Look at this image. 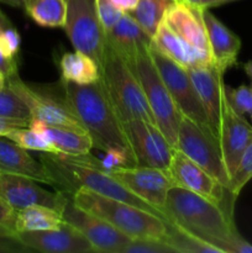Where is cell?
I'll return each mask as SVG.
<instances>
[{"label": "cell", "instance_id": "32", "mask_svg": "<svg viewBox=\"0 0 252 253\" xmlns=\"http://www.w3.org/2000/svg\"><path fill=\"white\" fill-rule=\"evenodd\" d=\"M225 90L232 108L241 115L249 116L252 121V86L240 85L231 89L226 85Z\"/></svg>", "mask_w": 252, "mask_h": 253}, {"label": "cell", "instance_id": "24", "mask_svg": "<svg viewBox=\"0 0 252 253\" xmlns=\"http://www.w3.org/2000/svg\"><path fill=\"white\" fill-rule=\"evenodd\" d=\"M62 212L44 205H31L16 210L14 231L15 234L32 231H46L59 229L63 224Z\"/></svg>", "mask_w": 252, "mask_h": 253}, {"label": "cell", "instance_id": "27", "mask_svg": "<svg viewBox=\"0 0 252 253\" xmlns=\"http://www.w3.org/2000/svg\"><path fill=\"white\" fill-rule=\"evenodd\" d=\"M174 0H140L131 16L140 24L146 34L153 39L165 15Z\"/></svg>", "mask_w": 252, "mask_h": 253}, {"label": "cell", "instance_id": "18", "mask_svg": "<svg viewBox=\"0 0 252 253\" xmlns=\"http://www.w3.org/2000/svg\"><path fill=\"white\" fill-rule=\"evenodd\" d=\"M204 10L197 5L174 1L167 10L163 20L190 46L211 56L203 16Z\"/></svg>", "mask_w": 252, "mask_h": 253}, {"label": "cell", "instance_id": "34", "mask_svg": "<svg viewBox=\"0 0 252 253\" xmlns=\"http://www.w3.org/2000/svg\"><path fill=\"white\" fill-rule=\"evenodd\" d=\"M124 253H175L165 240H132Z\"/></svg>", "mask_w": 252, "mask_h": 253}, {"label": "cell", "instance_id": "29", "mask_svg": "<svg viewBox=\"0 0 252 253\" xmlns=\"http://www.w3.org/2000/svg\"><path fill=\"white\" fill-rule=\"evenodd\" d=\"M4 137L14 141L20 147L27 151H39V152L52 153V155H58L59 153V151L49 142L48 138L43 133L40 132L36 128L30 127V126L12 128Z\"/></svg>", "mask_w": 252, "mask_h": 253}, {"label": "cell", "instance_id": "36", "mask_svg": "<svg viewBox=\"0 0 252 253\" xmlns=\"http://www.w3.org/2000/svg\"><path fill=\"white\" fill-rule=\"evenodd\" d=\"M15 217H16V210L12 209L6 203L0 199V226H4L5 229L10 230L15 234Z\"/></svg>", "mask_w": 252, "mask_h": 253}, {"label": "cell", "instance_id": "25", "mask_svg": "<svg viewBox=\"0 0 252 253\" xmlns=\"http://www.w3.org/2000/svg\"><path fill=\"white\" fill-rule=\"evenodd\" d=\"M62 81L85 85L100 79V67L91 57L82 52H67L59 61Z\"/></svg>", "mask_w": 252, "mask_h": 253}, {"label": "cell", "instance_id": "1", "mask_svg": "<svg viewBox=\"0 0 252 253\" xmlns=\"http://www.w3.org/2000/svg\"><path fill=\"white\" fill-rule=\"evenodd\" d=\"M232 212L178 185L170 188L165 205L168 222L221 253H252V245L236 230Z\"/></svg>", "mask_w": 252, "mask_h": 253}, {"label": "cell", "instance_id": "6", "mask_svg": "<svg viewBox=\"0 0 252 253\" xmlns=\"http://www.w3.org/2000/svg\"><path fill=\"white\" fill-rule=\"evenodd\" d=\"M173 148L184 153L227 188L229 175L222 160L219 138L211 130L203 127L192 119L183 115Z\"/></svg>", "mask_w": 252, "mask_h": 253}, {"label": "cell", "instance_id": "37", "mask_svg": "<svg viewBox=\"0 0 252 253\" xmlns=\"http://www.w3.org/2000/svg\"><path fill=\"white\" fill-rule=\"evenodd\" d=\"M30 249L20 244L15 237H1L0 239V253H14V252H29Z\"/></svg>", "mask_w": 252, "mask_h": 253}, {"label": "cell", "instance_id": "3", "mask_svg": "<svg viewBox=\"0 0 252 253\" xmlns=\"http://www.w3.org/2000/svg\"><path fill=\"white\" fill-rule=\"evenodd\" d=\"M74 204L101 217L131 240H165L169 222L150 211L104 197L85 187L77 188L72 195Z\"/></svg>", "mask_w": 252, "mask_h": 253}, {"label": "cell", "instance_id": "41", "mask_svg": "<svg viewBox=\"0 0 252 253\" xmlns=\"http://www.w3.org/2000/svg\"><path fill=\"white\" fill-rule=\"evenodd\" d=\"M229 1H234V0H203V7L204 9H209V7L219 6V5Z\"/></svg>", "mask_w": 252, "mask_h": 253}, {"label": "cell", "instance_id": "47", "mask_svg": "<svg viewBox=\"0 0 252 253\" xmlns=\"http://www.w3.org/2000/svg\"><path fill=\"white\" fill-rule=\"evenodd\" d=\"M1 237H15V235L10 234V232L7 231H1V230H0V239H1Z\"/></svg>", "mask_w": 252, "mask_h": 253}, {"label": "cell", "instance_id": "9", "mask_svg": "<svg viewBox=\"0 0 252 253\" xmlns=\"http://www.w3.org/2000/svg\"><path fill=\"white\" fill-rule=\"evenodd\" d=\"M6 84L27 106L31 120H39L47 125L62 126V127L86 132L85 127L71 108L66 96L59 98L32 88L20 78L19 74L7 78Z\"/></svg>", "mask_w": 252, "mask_h": 253}, {"label": "cell", "instance_id": "11", "mask_svg": "<svg viewBox=\"0 0 252 253\" xmlns=\"http://www.w3.org/2000/svg\"><path fill=\"white\" fill-rule=\"evenodd\" d=\"M62 216L90 242L95 252L124 253L132 241L108 221L74 204L72 195L62 210Z\"/></svg>", "mask_w": 252, "mask_h": 253}, {"label": "cell", "instance_id": "28", "mask_svg": "<svg viewBox=\"0 0 252 253\" xmlns=\"http://www.w3.org/2000/svg\"><path fill=\"white\" fill-rule=\"evenodd\" d=\"M166 242L173 247L175 253H221L219 249L192 236L170 222Z\"/></svg>", "mask_w": 252, "mask_h": 253}, {"label": "cell", "instance_id": "35", "mask_svg": "<svg viewBox=\"0 0 252 253\" xmlns=\"http://www.w3.org/2000/svg\"><path fill=\"white\" fill-rule=\"evenodd\" d=\"M21 39L14 27H6L0 31V51L6 58L16 59L20 51Z\"/></svg>", "mask_w": 252, "mask_h": 253}, {"label": "cell", "instance_id": "46", "mask_svg": "<svg viewBox=\"0 0 252 253\" xmlns=\"http://www.w3.org/2000/svg\"><path fill=\"white\" fill-rule=\"evenodd\" d=\"M5 86H6V77H5V74L0 69V89L5 88Z\"/></svg>", "mask_w": 252, "mask_h": 253}, {"label": "cell", "instance_id": "2", "mask_svg": "<svg viewBox=\"0 0 252 253\" xmlns=\"http://www.w3.org/2000/svg\"><path fill=\"white\" fill-rule=\"evenodd\" d=\"M63 89L67 101L90 135L94 147L104 152L114 148L124 151L136 165L124 121L111 103L101 79L85 85L63 82Z\"/></svg>", "mask_w": 252, "mask_h": 253}, {"label": "cell", "instance_id": "31", "mask_svg": "<svg viewBox=\"0 0 252 253\" xmlns=\"http://www.w3.org/2000/svg\"><path fill=\"white\" fill-rule=\"evenodd\" d=\"M252 179V141L245 152L242 153L234 173L230 177L229 184H227V190L234 195L235 198L239 197L241 190L244 189L245 185Z\"/></svg>", "mask_w": 252, "mask_h": 253}, {"label": "cell", "instance_id": "45", "mask_svg": "<svg viewBox=\"0 0 252 253\" xmlns=\"http://www.w3.org/2000/svg\"><path fill=\"white\" fill-rule=\"evenodd\" d=\"M244 69H245V72H246L247 76H249L250 78H251V81H252V59H251V61L247 62L246 64H245Z\"/></svg>", "mask_w": 252, "mask_h": 253}, {"label": "cell", "instance_id": "43", "mask_svg": "<svg viewBox=\"0 0 252 253\" xmlns=\"http://www.w3.org/2000/svg\"><path fill=\"white\" fill-rule=\"evenodd\" d=\"M0 2H4V4L9 5L12 7H22V2L24 0H0Z\"/></svg>", "mask_w": 252, "mask_h": 253}, {"label": "cell", "instance_id": "12", "mask_svg": "<svg viewBox=\"0 0 252 253\" xmlns=\"http://www.w3.org/2000/svg\"><path fill=\"white\" fill-rule=\"evenodd\" d=\"M108 173L166 216L165 205L167 194L170 188L175 185L169 170L143 166H128L118 167Z\"/></svg>", "mask_w": 252, "mask_h": 253}, {"label": "cell", "instance_id": "40", "mask_svg": "<svg viewBox=\"0 0 252 253\" xmlns=\"http://www.w3.org/2000/svg\"><path fill=\"white\" fill-rule=\"evenodd\" d=\"M124 12H131L136 9L140 0H111Z\"/></svg>", "mask_w": 252, "mask_h": 253}, {"label": "cell", "instance_id": "17", "mask_svg": "<svg viewBox=\"0 0 252 253\" xmlns=\"http://www.w3.org/2000/svg\"><path fill=\"white\" fill-rule=\"evenodd\" d=\"M188 72L207 114L210 130L219 138L222 98L225 94L224 74L214 63L188 68Z\"/></svg>", "mask_w": 252, "mask_h": 253}, {"label": "cell", "instance_id": "42", "mask_svg": "<svg viewBox=\"0 0 252 253\" xmlns=\"http://www.w3.org/2000/svg\"><path fill=\"white\" fill-rule=\"evenodd\" d=\"M11 26H12V24L10 22V20L7 19V17L5 16L4 12L0 10V31L4 29H6V27H11Z\"/></svg>", "mask_w": 252, "mask_h": 253}, {"label": "cell", "instance_id": "8", "mask_svg": "<svg viewBox=\"0 0 252 253\" xmlns=\"http://www.w3.org/2000/svg\"><path fill=\"white\" fill-rule=\"evenodd\" d=\"M150 53L180 113L210 130L207 114L188 69L166 56L152 42L150 44Z\"/></svg>", "mask_w": 252, "mask_h": 253}, {"label": "cell", "instance_id": "16", "mask_svg": "<svg viewBox=\"0 0 252 253\" xmlns=\"http://www.w3.org/2000/svg\"><path fill=\"white\" fill-rule=\"evenodd\" d=\"M15 239L31 251L43 253H93L90 242L68 222L56 230L15 234Z\"/></svg>", "mask_w": 252, "mask_h": 253}, {"label": "cell", "instance_id": "20", "mask_svg": "<svg viewBox=\"0 0 252 253\" xmlns=\"http://www.w3.org/2000/svg\"><path fill=\"white\" fill-rule=\"evenodd\" d=\"M204 22L209 40L212 63L222 74L235 66L241 49V40L208 9L204 10Z\"/></svg>", "mask_w": 252, "mask_h": 253}, {"label": "cell", "instance_id": "15", "mask_svg": "<svg viewBox=\"0 0 252 253\" xmlns=\"http://www.w3.org/2000/svg\"><path fill=\"white\" fill-rule=\"evenodd\" d=\"M251 141L252 125L244 115L239 114L232 108L226 96V90H225L224 98H222L219 142L229 180L242 153L251 143Z\"/></svg>", "mask_w": 252, "mask_h": 253}, {"label": "cell", "instance_id": "38", "mask_svg": "<svg viewBox=\"0 0 252 253\" xmlns=\"http://www.w3.org/2000/svg\"><path fill=\"white\" fill-rule=\"evenodd\" d=\"M30 125V121L20 120V119L0 118V137L5 136L10 130L15 127H26Z\"/></svg>", "mask_w": 252, "mask_h": 253}, {"label": "cell", "instance_id": "22", "mask_svg": "<svg viewBox=\"0 0 252 253\" xmlns=\"http://www.w3.org/2000/svg\"><path fill=\"white\" fill-rule=\"evenodd\" d=\"M105 35L106 42L126 61L132 59L138 51L148 47L152 42V39L131 16L130 12H125L118 24L106 31Z\"/></svg>", "mask_w": 252, "mask_h": 253}, {"label": "cell", "instance_id": "48", "mask_svg": "<svg viewBox=\"0 0 252 253\" xmlns=\"http://www.w3.org/2000/svg\"><path fill=\"white\" fill-rule=\"evenodd\" d=\"M0 230H1V231H7V232H10V234H12V235H15L14 232H11L10 231V230H7V229H5L4 226H0Z\"/></svg>", "mask_w": 252, "mask_h": 253}, {"label": "cell", "instance_id": "10", "mask_svg": "<svg viewBox=\"0 0 252 253\" xmlns=\"http://www.w3.org/2000/svg\"><path fill=\"white\" fill-rule=\"evenodd\" d=\"M168 170L175 185L192 190L211 200L215 204H219L220 207L234 211V202L236 198L227 190L225 185H222L204 168L197 165L194 161L190 160L177 148H173Z\"/></svg>", "mask_w": 252, "mask_h": 253}, {"label": "cell", "instance_id": "44", "mask_svg": "<svg viewBox=\"0 0 252 253\" xmlns=\"http://www.w3.org/2000/svg\"><path fill=\"white\" fill-rule=\"evenodd\" d=\"M175 1H182V2H185V4L197 5V6L203 7V0H175ZM203 9H204V7H203Z\"/></svg>", "mask_w": 252, "mask_h": 253}, {"label": "cell", "instance_id": "7", "mask_svg": "<svg viewBox=\"0 0 252 253\" xmlns=\"http://www.w3.org/2000/svg\"><path fill=\"white\" fill-rule=\"evenodd\" d=\"M64 30L74 49L91 57L100 67L106 35L96 14L95 0H67Z\"/></svg>", "mask_w": 252, "mask_h": 253}, {"label": "cell", "instance_id": "23", "mask_svg": "<svg viewBox=\"0 0 252 253\" xmlns=\"http://www.w3.org/2000/svg\"><path fill=\"white\" fill-rule=\"evenodd\" d=\"M29 126L43 133L49 142L59 151V153L63 155H88L94 147L93 140L88 132H82L62 126L47 125L39 120H31Z\"/></svg>", "mask_w": 252, "mask_h": 253}, {"label": "cell", "instance_id": "30", "mask_svg": "<svg viewBox=\"0 0 252 253\" xmlns=\"http://www.w3.org/2000/svg\"><path fill=\"white\" fill-rule=\"evenodd\" d=\"M0 118L31 121L27 106L7 84L5 88L0 89Z\"/></svg>", "mask_w": 252, "mask_h": 253}, {"label": "cell", "instance_id": "33", "mask_svg": "<svg viewBox=\"0 0 252 253\" xmlns=\"http://www.w3.org/2000/svg\"><path fill=\"white\" fill-rule=\"evenodd\" d=\"M95 9L99 21L105 32L113 29L125 14L111 0H95Z\"/></svg>", "mask_w": 252, "mask_h": 253}, {"label": "cell", "instance_id": "13", "mask_svg": "<svg viewBox=\"0 0 252 253\" xmlns=\"http://www.w3.org/2000/svg\"><path fill=\"white\" fill-rule=\"evenodd\" d=\"M136 166L168 169L173 147L156 124L141 119L124 121Z\"/></svg>", "mask_w": 252, "mask_h": 253}, {"label": "cell", "instance_id": "19", "mask_svg": "<svg viewBox=\"0 0 252 253\" xmlns=\"http://www.w3.org/2000/svg\"><path fill=\"white\" fill-rule=\"evenodd\" d=\"M0 172L29 177L57 189L56 178L46 165L35 160L27 150L4 136L0 137Z\"/></svg>", "mask_w": 252, "mask_h": 253}, {"label": "cell", "instance_id": "14", "mask_svg": "<svg viewBox=\"0 0 252 253\" xmlns=\"http://www.w3.org/2000/svg\"><path fill=\"white\" fill-rule=\"evenodd\" d=\"M69 197L61 190L49 192L29 177L0 172V199L15 210L44 205L62 212Z\"/></svg>", "mask_w": 252, "mask_h": 253}, {"label": "cell", "instance_id": "26", "mask_svg": "<svg viewBox=\"0 0 252 253\" xmlns=\"http://www.w3.org/2000/svg\"><path fill=\"white\" fill-rule=\"evenodd\" d=\"M26 14L42 27H64L67 17V0H24Z\"/></svg>", "mask_w": 252, "mask_h": 253}, {"label": "cell", "instance_id": "5", "mask_svg": "<svg viewBox=\"0 0 252 253\" xmlns=\"http://www.w3.org/2000/svg\"><path fill=\"white\" fill-rule=\"evenodd\" d=\"M126 62L140 82L158 128L162 131L169 145L174 147L183 114L151 57L150 46L138 51L132 59Z\"/></svg>", "mask_w": 252, "mask_h": 253}, {"label": "cell", "instance_id": "4", "mask_svg": "<svg viewBox=\"0 0 252 253\" xmlns=\"http://www.w3.org/2000/svg\"><path fill=\"white\" fill-rule=\"evenodd\" d=\"M100 79L123 121L141 119L156 124L137 77L126 59L106 42ZM157 125V124H156Z\"/></svg>", "mask_w": 252, "mask_h": 253}, {"label": "cell", "instance_id": "39", "mask_svg": "<svg viewBox=\"0 0 252 253\" xmlns=\"http://www.w3.org/2000/svg\"><path fill=\"white\" fill-rule=\"evenodd\" d=\"M0 69L2 71V73L5 74V77L10 78V77L16 76L17 73V62L16 59H9L1 53L0 51Z\"/></svg>", "mask_w": 252, "mask_h": 253}, {"label": "cell", "instance_id": "21", "mask_svg": "<svg viewBox=\"0 0 252 253\" xmlns=\"http://www.w3.org/2000/svg\"><path fill=\"white\" fill-rule=\"evenodd\" d=\"M152 43L166 56L187 69L212 63L210 54L190 46L177 32L170 29L165 20L161 22L155 37L152 39Z\"/></svg>", "mask_w": 252, "mask_h": 253}, {"label": "cell", "instance_id": "49", "mask_svg": "<svg viewBox=\"0 0 252 253\" xmlns=\"http://www.w3.org/2000/svg\"><path fill=\"white\" fill-rule=\"evenodd\" d=\"M174 1H175V0H174Z\"/></svg>", "mask_w": 252, "mask_h": 253}]
</instances>
